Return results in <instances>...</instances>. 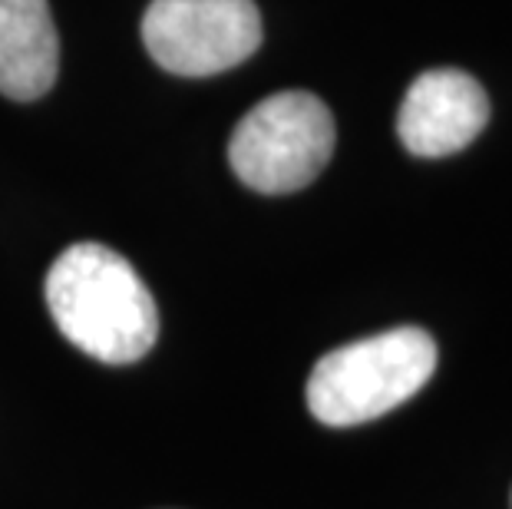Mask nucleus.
<instances>
[{"label": "nucleus", "instance_id": "nucleus-1", "mask_svg": "<svg viewBox=\"0 0 512 509\" xmlns=\"http://www.w3.org/2000/svg\"><path fill=\"white\" fill-rule=\"evenodd\" d=\"M43 291L63 338L103 364H133L159 338V311L146 281L100 242L70 245L50 265Z\"/></svg>", "mask_w": 512, "mask_h": 509}, {"label": "nucleus", "instance_id": "nucleus-5", "mask_svg": "<svg viewBox=\"0 0 512 509\" xmlns=\"http://www.w3.org/2000/svg\"><path fill=\"white\" fill-rule=\"evenodd\" d=\"M489 123V96L463 70H427L400 103L397 136L413 156L440 159L473 143Z\"/></svg>", "mask_w": 512, "mask_h": 509}, {"label": "nucleus", "instance_id": "nucleus-3", "mask_svg": "<svg viewBox=\"0 0 512 509\" xmlns=\"http://www.w3.org/2000/svg\"><path fill=\"white\" fill-rule=\"evenodd\" d=\"M334 136V116L314 93H275L235 126L228 162L248 189L288 196L321 176L334 153Z\"/></svg>", "mask_w": 512, "mask_h": 509}, {"label": "nucleus", "instance_id": "nucleus-6", "mask_svg": "<svg viewBox=\"0 0 512 509\" xmlns=\"http://www.w3.org/2000/svg\"><path fill=\"white\" fill-rule=\"evenodd\" d=\"M60 40L47 0H0V93L30 103L57 83Z\"/></svg>", "mask_w": 512, "mask_h": 509}, {"label": "nucleus", "instance_id": "nucleus-4", "mask_svg": "<svg viewBox=\"0 0 512 509\" xmlns=\"http://www.w3.org/2000/svg\"><path fill=\"white\" fill-rule=\"evenodd\" d=\"M255 0H152L143 14L149 57L176 77H215L261 47Z\"/></svg>", "mask_w": 512, "mask_h": 509}, {"label": "nucleus", "instance_id": "nucleus-2", "mask_svg": "<svg viewBox=\"0 0 512 509\" xmlns=\"http://www.w3.org/2000/svg\"><path fill=\"white\" fill-rule=\"evenodd\" d=\"M437 371V341L394 328L324 354L308 377V410L324 427H357L390 414Z\"/></svg>", "mask_w": 512, "mask_h": 509}]
</instances>
